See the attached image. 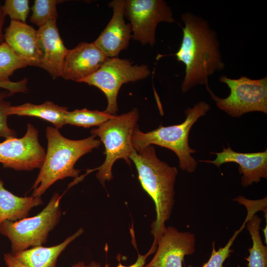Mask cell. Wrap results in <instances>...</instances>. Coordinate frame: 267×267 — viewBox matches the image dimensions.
I'll use <instances>...</instances> for the list:
<instances>
[{"instance_id": "1", "label": "cell", "mask_w": 267, "mask_h": 267, "mask_svg": "<svg viewBox=\"0 0 267 267\" xmlns=\"http://www.w3.org/2000/svg\"><path fill=\"white\" fill-rule=\"evenodd\" d=\"M180 46L174 54L185 67L181 89L183 93L197 85L208 84V77L225 68L216 32L207 21L190 12L183 13Z\"/></svg>"}, {"instance_id": "2", "label": "cell", "mask_w": 267, "mask_h": 267, "mask_svg": "<svg viewBox=\"0 0 267 267\" xmlns=\"http://www.w3.org/2000/svg\"><path fill=\"white\" fill-rule=\"evenodd\" d=\"M130 159L135 166L141 186L155 203L156 218L151 224L154 240L150 249L155 252L174 205L175 182L178 171L157 157L153 145L134 149Z\"/></svg>"}, {"instance_id": "3", "label": "cell", "mask_w": 267, "mask_h": 267, "mask_svg": "<svg viewBox=\"0 0 267 267\" xmlns=\"http://www.w3.org/2000/svg\"><path fill=\"white\" fill-rule=\"evenodd\" d=\"M47 149L44 160L33 185L32 196L41 197L55 182L67 177L77 178L80 170L74 165L84 155L98 148L100 140L91 135L80 140L66 138L58 129L47 127L45 130Z\"/></svg>"}, {"instance_id": "4", "label": "cell", "mask_w": 267, "mask_h": 267, "mask_svg": "<svg viewBox=\"0 0 267 267\" xmlns=\"http://www.w3.org/2000/svg\"><path fill=\"white\" fill-rule=\"evenodd\" d=\"M211 109L210 105L202 101L185 110V119L181 124L164 127L162 125L149 132H141L137 124L132 137L133 148L137 150L147 146L157 145L172 150L179 160V167L189 173H193L197 165L191 154L197 152L188 143L189 132L200 117Z\"/></svg>"}, {"instance_id": "5", "label": "cell", "mask_w": 267, "mask_h": 267, "mask_svg": "<svg viewBox=\"0 0 267 267\" xmlns=\"http://www.w3.org/2000/svg\"><path fill=\"white\" fill-rule=\"evenodd\" d=\"M138 118V109L133 108L127 113L115 116L90 131L92 135L100 138L105 147V159L96 175L102 185L113 178L112 166L117 160L123 159L128 165H131L130 156L134 149L132 137Z\"/></svg>"}, {"instance_id": "6", "label": "cell", "mask_w": 267, "mask_h": 267, "mask_svg": "<svg viewBox=\"0 0 267 267\" xmlns=\"http://www.w3.org/2000/svg\"><path fill=\"white\" fill-rule=\"evenodd\" d=\"M61 198L58 193H55L37 215L16 221L6 220L0 224V233L10 241L11 255L30 247L41 246L46 242L49 233L57 225L61 218Z\"/></svg>"}, {"instance_id": "7", "label": "cell", "mask_w": 267, "mask_h": 267, "mask_svg": "<svg viewBox=\"0 0 267 267\" xmlns=\"http://www.w3.org/2000/svg\"><path fill=\"white\" fill-rule=\"evenodd\" d=\"M220 82L225 84L230 89L229 95L225 98L216 95L206 85L207 90L217 106L232 117L239 118L251 112L267 114V77L251 79L241 76L235 79L223 75Z\"/></svg>"}, {"instance_id": "8", "label": "cell", "mask_w": 267, "mask_h": 267, "mask_svg": "<svg viewBox=\"0 0 267 267\" xmlns=\"http://www.w3.org/2000/svg\"><path fill=\"white\" fill-rule=\"evenodd\" d=\"M150 74L146 65H134L127 59L109 57L97 71L80 82L95 86L100 89L108 101L104 111L117 115L118 111L117 99L121 86L125 83L145 79Z\"/></svg>"}, {"instance_id": "9", "label": "cell", "mask_w": 267, "mask_h": 267, "mask_svg": "<svg viewBox=\"0 0 267 267\" xmlns=\"http://www.w3.org/2000/svg\"><path fill=\"white\" fill-rule=\"evenodd\" d=\"M124 16L131 22L132 38L152 46L156 43L158 24L175 22L170 7L163 0H125Z\"/></svg>"}, {"instance_id": "10", "label": "cell", "mask_w": 267, "mask_h": 267, "mask_svg": "<svg viewBox=\"0 0 267 267\" xmlns=\"http://www.w3.org/2000/svg\"><path fill=\"white\" fill-rule=\"evenodd\" d=\"M45 153L39 142L38 131L31 124L23 137L6 138L0 143V163L5 168L17 171L41 169Z\"/></svg>"}, {"instance_id": "11", "label": "cell", "mask_w": 267, "mask_h": 267, "mask_svg": "<svg viewBox=\"0 0 267 267\" xmlns=\"http://www.w3.org/2000/svg\"><path fill=\"white\" fill-rule=\"evenodd\" d=\"M195 241L194 234L190 232L166 227L154 256L144 267H182L184 257L194 253Z\"/></svg>"}, {"instance_id": "12", "label": "cell", "mask_w": 267, "mask_h": 267, "mask_svg": "<svg viewBox=\"0 0 267 267\" xmlns=\"http://www.w3.org/2000/svg\"><path fill=\"white\" fill-rule=\"evenodd\" d=\"M124 0H114L109 2L113 8L112 17L97 39L93 42L108 57H116L126 49L132 38L131 25L124 20Z\"/></svg>"}, {"instance_id": "13", "label": "cell", "mask_w": 267, "mask_h": 267, "mask_svg": "<svg viewBox=\"0 0 267 267\" xmlns=\"http://www.w3.org/2000/svg\"><path fill=\"white\" fill-rule=\"evenodd\" d=\"M108 58L93 43H80L69 49L64 61L62 77L80 82L97 71Z\"/></svg>"}, {"instance_id": "14", "label": "cell", "mask_w": 267, "mask_h": 267, "mask_svg": "<svg viewBox=\"0 0 267 267\" xmlns=\"http://www.w3.org/2000/svg\"><path fill=\"white\" fill-rule=\"evenodd\" d=\"M217 157L214 160H200V162L211 163L219 168L225 163L233 162L239 165L238 170L242 176L241 185L245 187L253 183L260 181L261 178H267V149L254 153H240L233 151L229 146L223 147L221 152H211Z\"/></svg>"}, {"instance_id": "15", "label": "cell", "mask_w": 267, "mask_h": 267, "mask_svg": "<svg viewBox=\"0 0 267 267\" xmlns=\"http://www.w3.org/2000/svg\"><path fill=\"white\" fill-rule=\"evenodd\" d=\"M37 39L41 53L40 67L53 78L62 77L63 65L69 50L64 45L56 25L52 20L39 27Z\"/></svg>"}, {"instance_id": "16", "label": "cell", "mask_w": 267, "mask_h": 267, "mask_svg": "<svg viewBox=\"0 0 267 267\" xmlns=\"http://www.w3.org/2000/svg\"><path fill=\"white\" fill-rule=\"evenodd\" d=\"M37 35V30L26 23L11 20L4 30V42L27 65L40 67L41 53Z\"/></svg>"}, {"instance_id": "17", "label": "cell", "mask_w": 267, "mask_h": 267, "mask_svg": "<svg viewBox=\"0 0 267 267\" xmlns=\"http://www.w3.org/2000/svg\"><path fill=\"white\" fill-rule=\"evenodd\" d=\"M84 232L80 228L57 245L44 247H33L12 255L18 261L27 267H54L60 254L66 247Z\"/></svg>"}, {"instance_id": "18", "label": "cell", "mask_w": 267, "mask_h": 267, "mask_svg": "<svg viewBox=\"0 0 267 267\" xmlns=\"http://www.w3.org/2000/svg\"><path fill=\"white\" fill-rule=\"evenodd\" d=\"M41 197H19L6 189L0 179V224L26 218L33 208L43 204Z\"/></svg>"}, {"instance_id": "19", "label": "cell", "mask_w": 267, "mask_h": 267, "mask_svg": "<svg viewBox=\"0 0 267 267\" xmlns=\"http://www.w3.org/2000/svg\"><path fill=\"white\" fill-rule=\"evenodd\" d=\"M67 108L47 101L41 104L25 103L20 105H11L8 115L33 116L43 119L51 123L59 129L65 125Z\"/></svg>"}, {"instance_id": "20", "label": "cell", "mask_w": 267, "mask_h": 267, "mask_svg": "<svg viewBox=\"0 0 267 267\" xmlns=\"http://www.w3.org/2000/svg\"><path fill=\"white\" fill-rule=\"evenodd\" d=\"M247 228L251 235L252 246L248 249L249 255L246 258L248 267H267V246L262 240L260 229L262 219L257 214H247Z\"/></svg>"}, {"instance_id": "21", "label": "cell", "mask_w": 267, "mask_h": 267, "mask_svg": "<svg viewBox=\"0 0 267 267\" xmlns=\"http://www.w3.org/2000/svg\"><path fill=\"white\" fill-rule=\"evenodd\" d=\"M115 116L104 111L91 110L87 108L76 109L67 111L65 116V124L84 128L98 127Z\"/></svg>"}, {"instance_id": "22", "label": "cell", "mask_w": 267, "mask_h": 267, "mask_svg": "<svg viewBox=\"0 0 267 267\" xmlns=\"http://www.w3.org/2000/svg\"><path fill=\"white\" fill-rule=\"evenodd\" d=\"M27 64L4 42L0 45V82H10L9 78L14 72Z\"/></svg>"}, {"instance_id": "23", "label": "cell", "mask_w": 267, "mask_h": 267, "mask_svg": "<svg viewBox=\"0 0 267 267\" xmlns=\"http://www.w3.org/2000/svg\"><path fill=\"white\" fill-rule=\"evenodd\" d=\"M57 3L55 0H35L32 7L31 22L41 27L50 21L56 20Z\"/></svg>"}, {"instance_id": "24", "label": "cell", "mask_w": 267, "mask_h": 267, "mask_svg": "<svg viewBox=\"0 0 267 267\" xmlns=\"http://www.w3.org/2000/svg\"><path fill=\"white\" fill-rule=\"evenodd\" d=\"M246 223V221L245 220L240 228L235 231L227 243L218 250L215 249V242H213L211 255L208 261L203 264V267H224L223 265L224 262L230 256V253L233 252L231 247L236 237L245 226ZM187 267H194L189 265Z\"/></svg>"}, {"instance_id": "25", "label": "cell", "mask_w": 267, "mask_h": 267, "mask_svg": "<svg viewBox=\"0 0 267 267\" xmlns=\"http://www.w3.org/2000/svg\"><path fill=\"white\" fill-rule=\"evenodd\" d=\"M2 7L11 20L26 23L30 11L29 0H6Z\"/></svg>"}, {"instance_id": "26", "label": "cell", "mask_w": 267, "mask_h": 267, "mask_svg": "<svg viewBox=\"0 0 267 267\" xmlns=\"http://www.w3.org/2000/svg\"><path fill=\"white\" fill-rule=\"evenodd\" d=\"M11 94L12 93L8 90L0 92V137L5 138L16 136V133L8 127L7 122L8 111L11 104L5 98Z\"/></svg>"}, {"instance_id": "27", "label": "cell", "mask_w": 267, "mask_h": 267, "mask_svg": "<svg viewBox=\"0 0 267 267\" xmlns=\"http://www.w3.org/2000/svg\"><path fill=\"white\" fill-rule=\"evenodd\" d=\"M26 84L27 79L25 78L16 82L11 81L6 83L0 82V88L7 89L12 94L17 92H25L27 90Z\"/></svg>"}, {"instance_id": "28", "label": "cell", "mask_w": 267, "mask_h": 267, "mask_svg": "<svg viewBox=\"0 0 267 267\" xmlns=\"http://www.w3.org/2000/svg\"><path fill=\"white\" fill-rule=\"evenodd\" d=\"M3 258L7 267H27L18 261L10 253H5ZM73 267H87L83 262H80Z\"/></svg>"}, {"instance_id": "29", "label": "cell", "mask_w": 267, "mask_h": 267, "mask_svg": "<svg viewBox=\"0 0 267 267\" xmlns=\"http://www.w3.org/2000/svg\"><path fill=\"white\" fill-rule=\"evenodd\" d=\"M153 253V252L150 249L145 255H141L138 254V258L134 264L128 267L124 266L121 264H119L117 267H144L146 259L150 255ZM104 267H108V265H106Z\"/></svg>"}, {"instance_id": "30", "label": "cell", "mask_w": 267, "mask_h": 267, "mask_svg": "<svg viewBox=\"0 0 267 267\" xmlns=\"http://www.w3.org/2000/svg\"><path fill=\"white\" fill-rule=\"evenodd\" d=\"M5 16L6 15L4 12L2 5H1L0 2V45L4 43L3 34L2 32V29Z\"/></svg>"}, {"instance_id": "31", "label": "cell", "mask_w": 267, "mask_h": 267, "mask_svg": "<svg viewBox=\"0 0 267 267\" xmlns=\"http://www.w3.org/2000/svg\"><path fill=\"white\" fill-rule=\"evenodd\" d=\"M263 232L264 237L265 238V242L266 243V245L267 244V223L266 224L265 227L263 229Z\"/></svg>"}, {"instance_id": "32", "label": "cell", "mask_w": 267, "mask_h": 267, "mask_svg": "<svg viewBox=\"0 0 267 267\" xmlns=\"http://www.w3.org/2000/svg\"><path fill=\"white\" fill-rule=\"evenodd\" d=\"M87 267H101L99 264L96 262H92L89 266H87Z\"/></svg>"}, {"instance_id": "33", "label": "cell", "mask_w": 267, "mask_h": 267, "mask_svg": "<svg viewBox=\"0 0 267 267\" xmlns=\"http://www.w3.org/2000/svg\"><path fill=\"white\" fill-rule=\"evenodd\" d=\"M241 196H242V195H241ZM238 197H239V196H238ZM237 197H236V198H235V201H236V199L237 198ZM264 198H265L266 199L267 202V198L266 197H265ZM236 202H237V201H236ZM267 213H267H264V214H266Z\"/></svg>"}, {"instance_id": "34", "label": "cell", "mask_w": 267, "mask_h": 267, "mask_svg": "<svg viewBox=\"0 0 267 267\" xmlns=\"http://www.w3.org/2000/svg\"><path fill=\"white\" fill-rule=\"evenodd\" d=\"M240 267V266H238V267Z\"/></svg>"}]
</instances>
